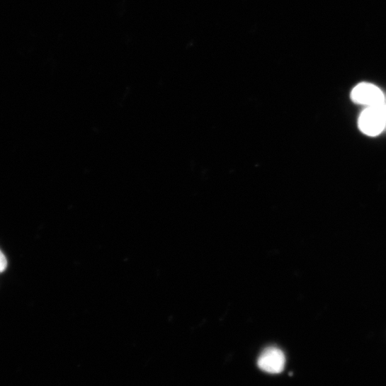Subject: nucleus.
<instances>
[{
  "mask_svg": "<svg viewBox=\"0 0 386 386\" xmlns=\"http://www.w3.org/2000/svg\"><path fill=\"white\" fill-rule=\"evenodd\" d=\"M386 114L383 103L380 106L368 107L360 115L358 127L370 137H375L385 131Z\"/></svg>",
  "mask_w": 386,
  "mask_h": 386,
  "instance_id": "1",
  "label": "nucleus"
},
{
  "mask_svg": "<svg viewBox=\"0 0 386 386\" xmlns=\"http://www.w3.org/2000/svg\"><path fill=\"white\" fill-rule=\"evenodd\" d=\"M385 96L378 87L368 83L358 84L351 93V98L353 103L368 107L382 105Z\"/></svg>",
  "mask_w": 386,
  "mask_h": 386,
  "instance_id": "2",
  "label": "nucleus"
},
{
  "mask_svg": "<svg viewBox=\"0 0 386 386\" xmlns=\"http://www.w3.org/2000/svg\"><path fill=\"white\" fill-rule=\"evenodd\" d=\"M259 368L268 373L277 374L282 372L285 365L283 352L276 347L266 348L258 360Z\"/></svg>",
  "mask_w": 386,
  "mask_h": 386,
  "instance_id": "3",
  "label": "nucleus"
},
{
  "mask_svg": "<svg viewBox=\"0 0 386 386\" xmlns=\"http://www.w3.org/2000/svg\"><path fill=\"white\" fill-rule=\"evenodd\" d=\"M8 267V261L1 251H0V273L4 272Z\"/></svg>",
  "mask_w": 386,
  "mask_h": 386,
  "instance_id": "4",
  "label": "nucleus"
},
{
  "mask_svg": "<svg viewBox=\"0 0 386 386\" xmlns=\"http://www.w3.org/2000/svg\"><path fill=\"white\" fill-rule=\"evenodd\" d=\"M383 106H384V108H385V114H386V96H385V101L383 102ZM385 130H386V125H385Z\"/></svg>",
  "mask_w": 386,
  "mask_h": 386,
  "instance_id": "5",
  "label": "nucleus"
}]
</instances>
